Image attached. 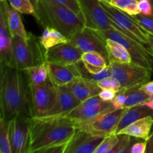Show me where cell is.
Listing matches in <instances>:
<instances>
[{"mask_svg":"<svg viewBox=\"0 0 153 153\" xmlns=\"http://www.w3.org/2000/svg\"><path fill=\"white\" fill-rule=\"evenodd\" d=\"M127 100V95L126 91H121L117 94L114 99L111 102L112 105L114 109L125 108V105Z\"/></svg>","mask_w":153,"mask_h":153,"instance_id":"e575fe53","label":"cell"},{"mask_svg":"<svg viewBox=\"0 0 153 153\" xmlns=\"http://www.w3.org/2000/svg\"><path fill=\"white\" fill-rule=\"evenodd\" d=\"M137 22V23L148 33L153 34V15L146 16V15L138 13L132 16Z\"/></svg>","mask_w":153,"mask_h":153,"instance_id":"836d02e7","label":"cell"},{"mask_svg":"<svg viewBox=\"0 0 153 153\" xmlns=\"http://www.w3.org/2000/svg\"><path fill=\"white\" fill-rule=\"evenodd\" d=\"M80 103L81 102L75 97L67 85L58 86L55 105L45 116L67 114Z\"/></svg>","mask_w":153,"mask_h":153,"instance_id":"e0dca14e","label":"cell"},{"mask_svg":"<svg viewBox=\"0 0 153 153\" xmlns=\"http://www.w3.org/2000/svg\"><path fill=\"white\" fill-rule=\"evenodd\" d=\"M103 138L76 128L74 134L67 143L64 153H94Z\"/></svg>","mask_w":153,"mask_h":153,"instance_id":"9a60e30c","label":"cell"},{"mask_svg":"<svg viewBox=\"0 0 153 153\" xmlns=\"http://www.w3.org/2000/svg\"><path fill=\"white\" fill-rule=\"evenodd\" d=\"M9 4L15 9L25 14H31L34 16L35 13V7L30 0H7Z\"/></svg>","mask_w":153,"mask_h":153,"instance_id":"4dcf8cb0","label":"cell"},{"mask_svg":"<svg viewBox=\"0 0 153 153\" xmlns=\"http://www.w3.org/2000/svg\"><path fill=\"white\" fill-rule=\"evenodd\" d=\"M146 141L134 143L130 149V153H146Z\"/></svg>","mask_w":153,"mask_h":153,"instance_id":"ab89813d","label":"cell"},{"mask_svg":"<svg viewBox=\"0 0 153 153\" xmlns=\"http://www.w3.org/2000/svg\"><path fill=\"white\" fill-rule=\"evenodd\" d=\"M67 144V143L55 145V146H50V147L43 149V150L40 151V153H64Z\"/></svg>","mask_w":153,"mask_h":153,"instance_id":"f35d334b","label":"cell"},{"mask_svg":"<svg viewBox=\"0 0 153 153\" xmlns=\"http://www.w3.org/2000/svg\"><path fill=\"white\" fill-rule=\"evenodd\" d=\"M34 16L44 28H55L69 40L85 27L79 15L54 0H38Z\"/></svg>","mask_w":153,"mask_h":153,"instance_id":"3957f363","label":"cell"},{"mask_svg":"<svg viewBox=\"0 0 153 153\" xmlns=\"http://www.w3.org/2000/svg\"><path fill=\"white\" fill-rule=\"evenodd\" d=\"M140 89L144 91L149 96L153 95V81H149L140 87Z\"/></svg>","mask_w":153,"mask_h":153,"instance_id":"60d3db41","label":"cell"},{"mask_svg":"<svg viewBox=\"0 0 153 153\" xmlns=\"http://www.w3.org/2000/svg\"><path fill=\"white\" fill-rule=\"evenodd\" d=\"M82 54L83 52L69 40L46 50V58L47 62L68 66L80 61Z\"/></svg>","mask_w":153,"mask_h":153,"instance_id":"5bb4252c","label":"cell"},{"mask_svg":"<svg viewBox=\"0 0 153 153\" xmlns=\"http://www.w3.org/2000/svg\"><path fill=\"white\" fill-rule=\"evenodd\" d=\"M0 153H11L9 135V120L0 118Z\"/></svg>","mask_w":153,"mask_h":153,"instance_id":"83f0119b","label":"cell"},{"mask_svg":"<svg viewBox=\"0 0 153 153\" xmlns=\"http://www.w3.org/2000/svg\"><path fill=\"white\" fill-rule=\"evenodd\" d=\"M3 2H4V7H5L7 25H8V28L12 36L18 35L23 38H28L29 36V33L25 31L20 16V12L12 7L7 0L3 1Z\"/></svg>","mask_w":153,"mask_h":153,"instance_id":"44dd1931","label":"cell"},{"mask_svg":"<svg viewBox=\"0 0 153 153\" xmlns=\"http://www.w3.org/2000/svg\"><path fill=\"white\" fill-rule=\"evenodd\" d=\"M149 115L153 116V110L149 108L146 106L140 105L134 106L129 108H126L125 112L123 114L119 124L117 127L115 134H117L121 130L123 129L131 123Z\"/></svg>","mask_w":153,"mask_h":153,"instance_id":"7402d4cb","label":"cell"},{"mask_svg":"<svg viewBox=\"0 0 153 153\" xmlns=\"http://www.w3.org/2000/svg\"><path fill=\"white\" fill-rule=\"evenodd\" d=\"M125 111L126 108L110 109L91 120L76 124L75 126L76 128L88 131L94 136L105 137L115 134L117 127Z\"/></svg>","mask_w":153,"mask_h":153,"instance_id":"52a82bcc","label":"cell"},{"mask_svg":"<svg viewBox=\"0 0 153 153\" xmlns=\"http://www.w3.org/2000/svg\"><path fill=\"white\" fill-rule=\"evenodd\" d=\"M49 77L56 86H64L81 76L76 64L64 66L46 62Z\"/></svg>","mask_w":153,"mask_h":153,"instance_id":"ac0fdd59","label":"cell"},{"mask_svg":"<svg viewBox=\"0 0 153 153\" xmlns=\"http://www.w3.org/2000/svg\"><path fill=\"white\" fill-rule=\"evenodd\" d=\"M118 136L119 141L110 153H130V149L132 146V137L127 134H118Z\"/></svg>","mask_w":153,"mask_h":153,"instance_id":"1f68e13d","label":"cell"},{"mask_svg":"<svg viewBox=\"0 0 153 153\" xmlns=\"http://www.w3.org/2000/svg\"><path fill=\"white\" fill-rule=\"evenodd\" d=\"M30 117L16 115L9 120V135L11 153H28Z\"/></svg>","mask_w":153,"mask_h":153,"instance_id":"4fadbf2b","label":"cell"},{"mask_svg":"<svg viewBox=\"0 0 153 153\" xmlns=\"http://www.w3.org/2000/svg\"><path fill=\"white\" fill-rule=\"evenodd\" d=\"M146 141V153H153V132L149 135Z\"/></svg>","mask_w":153,"mask_h":153,"instance_id":"b9f144b4","label":"cell"},{"mask_svg":"<svg viewBox=\"0 0 153 153\" xmlns=\"http://www.w3.org/2000/svg\"><path fill=\"white\" fill-rule=\"evenodd\" d=\"M75 97L82 102L90 97L99 95L101 89L97 82L79 76L67 85Z\"/></svg>","mask_w":153,"mask_h":153,"instance_id":"d6986e66","label":"cell"},{"mask_svg":"<svg viewBox=\"0 0 153 153\" xmlns=\"http://www.w3.org/2000/svg\"><path fill=\"white\" fill-rule=\"evenodd\" d=\"M29 85L32 117L45 116L55 105L58 86L49 77L43 84Z\"/></svg>","mask_w":153,"mask_h":153,"instance_id":"ba28073f","label":"cell"},{"mask_svg":"<svg viewBox=\"0 0 153 153\" xmlns=\"http://www.w3.org/2000/svg\"><path fill=\"white\" fill-rule=\"evenodd\" d=\"M46 52L39 37L31 33L26 39L18 35L12 37V67L25 70L34 66L46 64Z\"/></svg>","mask_w":153,"mask_h":153,"instance_id":"277c9868","label":"cell"},{"mask_svg":"<svg viewBox=\"0 0 153 153\" xmlns=\"http://www.w3.org/2000/svg\"><path fill=\"white\" fill-rule=\"evenodd\" d=\"M1 1H5V0H0Z\"/></svg>","mask_w":153,"mask_h":153,"instance_id":"c3c4849f","label":"cell"},{"mask_svg":"<svg viewBox=\"0 0 153 153\" xmlns=\"http://www.w3.org/2000/svg\"><path fill=\"white\" fill-rule=\"evenodd\" d=\"M54 1H57V2L60 3V4H63V5L70 8V10H72L74 13L79 15L82 19V12H81L80 7H79V4L78 3L77 0H54ZM82 20H83V19H82Z\"/></svg>","mask_w":153,"mask_h":153,"instance_id":"d590c367","label":"cell"},{"mask_svg":"<svg viewBox=\"0 0 153 153\" xmlns=\"http://www.w3.org/2000/svg\"><path fill=\"white\" fill-rule=\"evenodd\" d=\"M153 126V116L149 115L132 123L121 130L117 134H127L135 138L146 140L150 135Z\"/></svg>","mask_w":153,"mask_h":153,"instance_id":"ffe728a7","label":"cell"},{"mask_svg":"<svg viewBox=\"0 0 153 153\" xmlns=\"http://www.w3.org/2000/svg\"><path fill=\"white\" fill-rule=\"evenodd\" d=\"M85 26L97 31L112 29L111 19L108 16L100 0H77Z\"/></svg>","mask_w":153,"mask_h":153,"instance_id":"30bf717a","label":"cell"},{"mask_svg":"<svg viewBox=\"0 0 153 153\" xmlns=\"http://www.w3.org/2000/svg\"><path fill=\"white\" fill-rule=\"evenodd\" d=\"M102 1H108V2L111 3V0H102Z\"/></svg>","mask_w":153,"mask_h":153,"instance_id":"7dc6e473","label":"cell"},{"mask_svg":"<svg viewBox=\"0 0 153 153\" xmlns=\"http://www.w3.org/2000/svg\"><path fill=\"white\" fill-rule=\"evenodd\" d=\"M30 1L32 3V4L34 6V7H37V2H38V0H30Z\"/></svg>","mask_w":153,"mask_h":153,"instance_id":"f6af8a7d","label":"cell"},{"mask_svg":"<svg viewBox=\"0 0 153 153\" xmlns=\"http://www.w3.org/2000/svg\"><path fill=\"white\" fill-rule=\"evenodd\" d=\"M99 32L105 39H112L123 45L131 55L132 62L153 70V56L140 43L114 28Z\"/></svg>","mask_w":153,"mask_h":153,"instance_id":"9c48e42d","label":"cell"},{"mask_svg":"<svg viewBox=\"0 0 153 153\" xmlns=\"http://www.w3.org/2000/svg\"><path fill=\"white\" fill-rule=\"evenodd\" d=\"M111 76L117 79L122 91L140 87L149 82L152 70L134 62L112 63L109 64Z\"/></svg>","mask_w":153,"mask_h":153,"instance_id":"8992f818","label":"cell"},{"mask_svg":"<svg viewBox=\"0 0 153 153\" xmlns=\"http://www.w3.org/2000/svg\"><path fill=\"white\" fill-rule=\"evenodd\" d=\"M151 3H152V10H153V0H150Z\"/></svg>","mask_w":153,"mask_h":153,"instance_id":"bcb514c9","label":"cell"},{"mask_svg":"<svg viewBox=\"0 0 153 153\" xmlns=\"http://www.w3.org/2000/svg\"><path fill=\"white\" fill-rule=\"evenodd\" d=\"M106 47L108 53L109 64L112 63H130L131 57L125 46L119 42L106 38Z\"/></svg>","mask_w":153,"mask_h":153,"instance_id":"603a6c76","label":"cell"},{"mask_svg":"<svg viewBox=\"0 0 153 153\" xmlns=\"http://www.w3.org/2000/svg\"><path fill=\"white\" fill-rule=\"evenodd\" d=\"M140 105L146 106V107H148L149 108L153 110V95L150 96V97H149V100H148L147 101L145 102H143V104Z\"/></svg>","mask_w":153,"mask_h":153,"instance_id":"7bdbcfd3","label":"cell"},{"mask_svg":"<svg viewBox=\"0 0 153 153\" xmlns=\"http://www.w3.org/2000/svg\"><path fill=\"white\" fill-rule=\"evenodd\" d=\"M119 141V136L117 134H112L103 138L94 153H110Z\"/></svg>","mask_w":153,"mask_h":153,"instance_id":"f546056e","label":"cell"},{"mask_svg":"<svg viewBox=\"0 0 153 153\" xmlns=\"http://www.w3.org/2000/svg\"><path fill=\"white\" fill-rule=\"evenodd\" d=\"M110 109H114L111 102L103 101L97 95L82 102L77 107L65 115L76 125L91 120L100 114Z\"/></svg>","mask_w":153,"mask_h":153,"instance_id":"8fae6325","label":"cell"},{"mask_svg":"<svg viewBox=\"0 0 153 153\" xmlns=\"http://www.w3.org/2000/svg\"><path fill=\"white\" fill-rule=\"evenodd\" d=\"M39 39L46 50L60 43H66L70 40L68 37H66L61 31L49 27L44 28L42 34L39 37Z\"/></svg>","mask_w":153,"mask_h":153,"instance_id":"d4e9b609","label":"cell"},{"mask_svg":"<svg viewBox=\"0 0 153 153\" xmlns=\"http://www.w3.org/2000/svg\"><path fill=\"white\" fill-rule=\"evenodd\" d=\"M28 153H36L55 145L67 143L76 131L67 115L31 117Z\"/></svg>","mask_w":153,"mask_h":153,"instance_id":"7a4b0ae2","label":"cell"},{"mask_svg":"<svg viewBox=\"0 0 153 153\" xmlns=\"http://www.w3.org/2000/svg\"><path fill=\"white\" fill-rule=\"evenodd\" d=\"M81 61L86 70L92 74L100 73L109 65L102 55L94 52H83Z\"/></svg>","mask_w":153,"mask_h":153,"instance_id":"cb8c5ba5","label":"cell"},{"mask_svg":"<svg viewBox=\"0 0 153 153\" xmlns=\"http://www.w3.org/2000/svg\"><path fill=\"white\" fill-rule=\"evenodd\" d=\"M70 41L82 52H94L100 54L109 64L106 40L97 30L85 27L75 34L70 39Z\"/></svg>","mask_w":153,"mask_h":153,"instance_id":"7c38bea8","label":"cell"},{"mask_svg":"<svg viewBox=\"0 0 153 153\" xmlns=\"http://www.w3.org/2000/svg\"><path fill=\"white\" fill-rule=\"evenodd\" d=\"M117 93L115 91H112V90L108 89H102L101 90L100 93L99 94V97L105 102H112L114 99L115 96L117 95Z\"/></svg>","mask_w":153,"mask_h":153,"instance_id":"74e56055","label":"cell"},{"mask_svg":"<svg viewBox=\"0 0 153 153\" xmlns=\"http://www.w3.org/2000/svg\"><path fill=\"white\" fill-rule=\"evenodd\" d=\"M1 117L16 115L32 117L30 85L25 70L1 64Z\"/></svg>","mask_w":153,"mask_h":153,"instance_id":"6da1fadb","label":"cell"},{"mask_svg":"<svg viewBox=\"0 0 153 153\" xmlns=\"http://www.w3.org/2000/svg\"><path fill=\"white\" fill-rule=\"evenodd\" d=\"M100 1L108 16L111 19L112 25L114 29L121 31L140 43L152 55L147 39V31H145L131 16L114 7L108 1Z\"/></svg>","mask_w":153,"mask_h":153,"instance_id":"5b68a950","label":"cell"},{"mask_svg":"<svg viewBox=\"0 0 153 153\" xmlns=\"http://www.w3.org/2000/svg\"><path fill=\"white\" fill-rule=\"evenodd\" d=\"M139 0H111V4L129 16H134L140 11L137 7Z\"/></svg>","mask_w":153,"mask_h":153,"instance_id":"f1b7e54d","label":"cell"},{"mask_svg":"<svg viewBox=\"0 0 153 153\" xmlns=\"http://www.w3.org/2000/svg\"><path fill=\"white\" fill-rule=\"evenodd\" d=\"M25 71L26 73L29 85H40L46 82L49 78L46 63L31 67Z\"/></svg>","mask_w":153,"mask_h":153,"instance_id":"484cf974","label":"cell"},{"mask_svg":"<svg viewBox=\"0 0 153 153\" xmlns=\"http://www.w3.org/2000/svg\"><path fill=\"white\" fill-rule=\"evenodd\" d=\"M127 95V100L125 105V108L140 105L149 99L150 96L146 94L144 91L140 89V87L125 90Z\"/></svg>","mask_w":153,"mask_h":153,"instance_id":"4316f807","label":"cell"},{"mask_svg":"<svg viewBox=\"0 0 153 153\" xmlns=\"http://www.w3.org/2000/svg\"><path fill=\"white\" fill-rule=\"evenodd\" d=\"M137 7L140 13L146 16L153 15L152 6L150 0H139Z\"/></svg>","mask_w":153,"mask_h":153,"instance_id":"8d00e7d4","label":"cell"},{"mask_svg":"<svg viewBox=\"0 0 153 153\" xmlns=\"http://www.w3.org/2000/svg\"><path fill=\"white\" fill-rule=\"evenodd\" d=\"M97 84L99 86V88L101 90H112V91H115L117 93L122 91V88H121V85L120 84V82H118L117 79H116L112 76H108V77L102 79L100 82H97Z\"/></svg>","mask_w":153,"mask_h":153,"instance_id":"d6a6232c","label":"cell"},{"mask_svg":"<svg viewBox=\"0 0 153 153\" xmlns=\"http://www.w3.org/2000/svg\"><path fill=\"white\" fill-rule=\"evenodd\" d=\"M12 34L8 28L5 7L3 1L0 6V58L1 64L12 67Z\"/></svg>","mask_w":153,"mask_h":153,"instance_id":"2e32d148","label":"cell"},{"mask_svg":"<svg viewBox=\"0 0 153 153\" xmlns=\"http://www.w3.org/2000/svg\"><path fill=\"white\" fill-rule=\"evenodd\" d=\"M147 39H148V41H149V46H150L151 51H152V54L153 56V34H150V33H148Z\"/></svg>","mask_w":153,"mask_h":153,"instance_id":"ee69618b","label":"cell"}]
</instances>
